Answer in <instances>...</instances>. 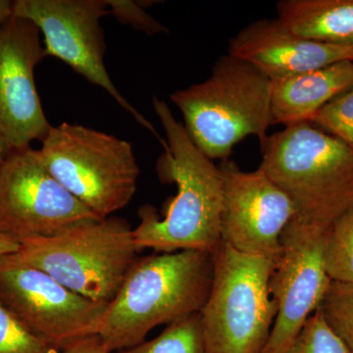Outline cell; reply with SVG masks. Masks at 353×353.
I'll list each match as a JSON object with an SVG mask.
<instances>
[{
	"label": "cell",
	"instance_id": "cell-11",
	"mask_svg": "<svg viewBox=\"0 0 353 353\" xmlns=\"http://www.w3.org/2000/svg\"><path fill=\"white\" fill-rule=\"evenodd\" d=\"M329 228L294 217L283 232L269 283L278 312L262 353H285L324 301L332 283L324 259Z\"/></svg>",
	"mask_w": 353,
	"mask_h": 353
},
{
	"label": "cell",
	"instance_id": "cell-10",
	"mask_svg": "<svg viewBox=\"0 0 353 353\" xmlns=\"http://www.w3.org/2000/svg\"><path fill=\"white\" fill-rule=\"evenodd\" d=\"M0 303L32 333L60 350L99 336L109 305L76 294L46 272L1 259Z\"/></svg>",
	"mask_w": 353,
	"mask_h": 353
},
{
	"label": "cell",
	"instance_id": "cell-9",
	"mask_svg": "<svg viewBox=\"0 0 353 353\" xmlns=\"http://www.w3.org/2000/svg\"><path fill=\"white\" fill-rule=\"evenodd\" d=\"M12 14L38 27L46 57L58 58L88 82L103 88L137 122L157 134L150 123L120 94L104 64L101 20L110 14L108 0H15Z\"/></svg>",
	"mask_w": 353,
	"mask_h": 353
},
{
	"label": "cell",
	"instance_id": "cell-15",
	"mask_svg": "<svg viewBox=\"0 0 353 353\" xmlns=\"http://www.w3.org/2000/svg\"><path fill=\"white\" fill-rule=\"evenodd\" d=\"M353 87V62L271 81L273 125L309 122L330 101Z\"/></svg>",
	"mask_w": 353,
	"mask_h": 353
},
{
	"label": "cell",
	"instance_id": "cell-12",
	"mask_svg": "<svg viewBox=\"0 0 353 353\" xmlns=\"http://www.w3.org/2000/svg\"><path fill=\"white\" fill-rule=\"evenodd\" d=\"M220 169L221 240L243 254L277 262L283 232L297 216L294 201L259 167L245 172L228 159Z\"/></svg>",
	"mask_w": 353,
	"mask_h": 353
},
{
	"label": "cell",
	"instance_id": "cell-25",
	"mask_svg": "<svg viewBox=\"0 0 353 353\" xmlns=\"http://www.w3.org/2000/svg\"><path fill=\"white\" fill-rule=\"evenodd\" d=\"M19 243L15 239L0 233V259L17 252Z\"/></svg>",
	"mask_w": 353,
	"mask_h": 353
},
{
	"label": "cell",
	"instance_id": "cell-18",
	"mask_svg": "<svg viewBox=\"0 0 353 353\" xmlns=\"http://www.w3.org/2000/svg\"><path fill=\"white\" fill-rule=\"evenodd\" d=\"M324 259L333 282L353 283V205L330 226Z\"/></svg>",
	"mask_w": 353,
	"mask_h": 353
},
{
	"label": "cell",
	"instance_id": "cell-27",
	"mask_svg": "<svg viewBox=\"0 0 353 353\" xmlns=\"http://www.w3.org/2000/svg\"><path fill=\"white\" fill-rule=\"evenodd\" d=\"M8 145H7L6 141L4 139L0 136V167H1L2 162L6 159L7 153L9 152Z\"/></svg>",
	"mask_w": 353,
	"mask_h": 353
},
{
	"label": "cell",
	"instance_id": "cell-3",
	"mask_svg": "<svg viewBox=\"0 0 353 353\" xmlns=\"http://www.w3.org/2000/svg\"><path fill=\"white\" fill-rule=\"evenodd\" d=\"M170 99L192 143L211 160H228L248 137L261 143L273 126L270 79L230 54L218 58L208 79L176 90Z\"/></svg>",
	"mask_w": 353,
	"mask_h": 353
},
{
	"label": "cell",
	"instance_id": "cell-6",
	"mask_svg": "<svg viewBox=\"0 0 353 353\" xmlns=\"http://www.w3.org/2000/svg\"><path fill=\"white\" fill-rule=\"evenodd\" d=\"M213 257L212 287L199 312L206 353H262L278 312L269 289L277 262L224 241Z\"/></svg>",
	"mask_w": 353,
	"mask_h": 353
},
{
	"label": "cell",
	"instance_id": "cell-8",
	"mask_svg": "<svg viewBox=\"0 0 353 353\" xmlns=\"http://www.w3.org/2000/svg\"><path fill=\"white\" fill-rule=\"evenodd\" d=\"M97 219L53 178L38 150H9L0 167V233L19 243Z\"/></svg>",
	"mask_w": 353,
	"mask_h": 353
},
{
	"label": "cell",
	"instance_id": "cell-7",
	"mask_svg": "<svg viewBox=\"0 0 353 353\" xmlns=\"http://www.w3.org/2000/svg\"><path fill=\"white\" fill-rule=\"evenodd\" d=\"M39 153L53 178L99 219L126 208L139 167L129 141L78 124L51 127Z\"/></svg>",
	"mask_w": 353,
	"mask_h": 353
},
{
	"label": "cell",
	"instance_id": "cell-14",
	"mask_svg": "<svg viewBox=\"0 0 353 353\" xmlns=\"http://www.w3.org/2000/svg\"><path fill=\"white\" fill-rule=\"evenodd\" d=\"M228 54L270 80L353 62V44L321 43L294 34L278 18L253 21L230 39Z\"/></svg>",
	"mask_w": 353,
	"mask_h": 353
},
{
	"label": "cell",
	"instance_id": "cell-13",
	"mask_svg": "<svg viewBox=\"0 0 353 353\" xmlns=\"http://www.w3.org/2000/svg\"><path fill=\"white\" fill-rule=\"evenodd\" d=\"M41 34L13 14L0 23V136L9 150L43 141L52 127L34 82V69L46 57Z\"/></svg>",
	"mask_w": 353,
	"mask_h": 353
},
{
	"label": "cell",
	"instance_id": "cell-24",
	"mask_svg": "<svg viewBox=\"0 0 353 353\" xmlns=\"http://www.w3.org/2000/svg\"><path fill=\"white\" fill-rule=\"evenodd\" d=\"M61 353H113L99 336H92L70 343Z\"/></svg>",
	"mask_w": 353,
	"mask_h": 353
},
{
	"label": "cell",
	"instance_id": "cell-17",
	"mask_svg": "<svg viewBox=\"0 0 353 353\" xmlns=\"http://www.w3.org/2000/svg\"><path fill=\"white\" fill-rule=\"evenodd\" d=\"M117 353H206L202 340L201 315L196 313L171 323L157 338Z\"/></svg>",
	"mask_w": 353,
	"mask_h": 353
},
{
	"label": "cell",
	"instance_id": "cell-1",
	"mask_svg": "<svg viewBox=\"0 0 353 353\" xmlns=\"http://www.w3.org/2000/svg\"><path fill=\"white\" fill-rule=\"evenodd\" d=\"M152 104L167 139L158 172L178 190L167 201L162 216L150 204L139 208V222L132 229L134 245L139 252L150 248L158 253L213 254L222 243V171L192 143L166 101L154 97Z\"/></svg>",
	"mask_w": 353,
	"mask_h": 353
},
{
	"label": "cell",
	"instance_id": "cell-19",
	"mask_svg": "<svg viewBox=\"0 0 353 353\" xmlns=\"http://www.w3.org/2000/svg\"><path fill=\"white\" fill-rule=\"evenodd\" d=\"M319 308L329 326L353 352V283L332 281Z\"/></svg>",
	"mask_w": 353,
	"mask_h": 353
},
{
	"label": "cell",
	"instance_id": "cell-26",
	"mask_svg": "<svg viewBox=\"0 0 353 353\" xmlns=\"http://www.w3.org/2000/svg\"><path fill=\"white\" fill-rule=\"evenodd\" d=\"M12 15V1L0 0V23L8 19Z\"/></svg>",
	"mask_w": 353,
	"mask_h": 353
},
{
	"label": "cell",
	"instance_id": "cell-5",
	"mask_svg": "<svg viewBox=\"0 0 353 353\" xmlns=\"http://www.w3.org/2000/svg\"><path fill=\"white\" fill-rule=\"evenodd\" d=\"M132 229L115 216L88 221L57 236L21 241L1 260L39 269L76 294L110 303L138 259Z\"/></svg>",
	"mask_w": 353,
	"mask_h": 353
},
{
	"label": "cell",
	"instance_id": "cell-2",
	"mask_svg": "<svg viewBox=\"0 0 353 353\" xmlns=\"http://www.w3.org/2000/svg\"><path fill=\"white\" fill-rule=\"evenodd\" d=\"M214 257L185 250L137 259L109 303L99 332L112 352L134 347L153 329L201 312L212 287Z\"/></svg>",
	"mask_w": 353,
	"mask_h": 353
},
{
	"label": "cell",
	"instance_id": "cell-23",
	"mask_svg": "<svg viewBox=\"0 0 353 353\" xmlns=\"http://www.w3.org/2000/svg\"><path fill=\"white\" fill-rule=\"evenodd\" d=\"M109 13L125 25H130L137 31L148 36L166 34L168 29L146 12L141 1L132 0H108Z\"/></svg>",
	"mask_w": 353,
	"mask_h": 353
},
{
	"label": "cell",
	"instance_id": "cell-20",
	"mask_svg": "<svg viewBox=\"0 0 353 353\" xmlns=\"http://www.w3.org/2000/svg\"><path fill=\"white\" fill-rule=\"evenodd\" d=\"M285 353H353L329 326L318 308Z\"/></svg>",
	"mask_w": 353,
	"mask_h": 353
},
{
	"label": "cell",
	"instance_id": "cell-4",
	"mask_svg": "<svg viewBox=\"0 0 353 353\" xmlns=\"http://www.w3.org/2000/svg\"><path fill=\"white\" fill-rule=\"evenodd\" d=\"M260 148L259 168L292 199L299 219L330 227L353 205V152L336 137L297 123Z\"/></svg>",
	"mask_w": 353,
	"mask_h": 353
},
{
	"label": "cell",
	"instance_id": "cell-21",
	"mask_svg": "<svg viewBox=\"0 0 353 353\" xmlns=\"http://www.w3.org/2000/svg\"><path fill=\"white\" fill-rule=\"evenodd\" d=\"M0 303V353H59Z\"/></svg>",
	"mask_w": 353,
	"mask_h": 353
},
{
	"label": "cell",
	"instance_id": "cell-16",
	"mask_svg": "<svg viewBox=\"0 0 353 353\" xmlns=\"http://www.w3.org/2000/svg\"><path fill=\"white\" fill-rule=\"evenodd\" d=\"M278 19L303 38L353 44V0H281Z\"/></svg>",
	"mask_w": 353,
	"mask_h": 353
},
{
	"label": "cell",
	"instance_id": "cell-22",
	"mask_svg": "<svg viewBox=\"0 0 353 353\" xmlns=\"http://www.w3.org/2000/svg\"><path fill=\"white\" fill-rule=\"evenodd\" d=\"M308 123L336 137L353 152V87L320 109Z\"/></svg>",
	"mask_w": 353,
	"mask_h": 353
}]
</instances>
